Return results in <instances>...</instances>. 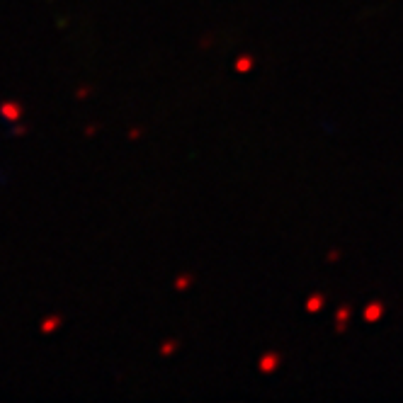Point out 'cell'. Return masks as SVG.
<instances>
[{"label": "cell", "mask_w": 403, "mask_h": 403, "mask_svg": "<svg viewBox=\"0 0 403 403\" xmlns=\"http://www.w3.org/2000/svg\"><path fill=\"white\" fill-rule=\"evenodd\" d=\"M5 117H10V119H15V117H20V107H13V105H5Z\"/></svg>", "instance_id": "obj_1"}]
</instances>
